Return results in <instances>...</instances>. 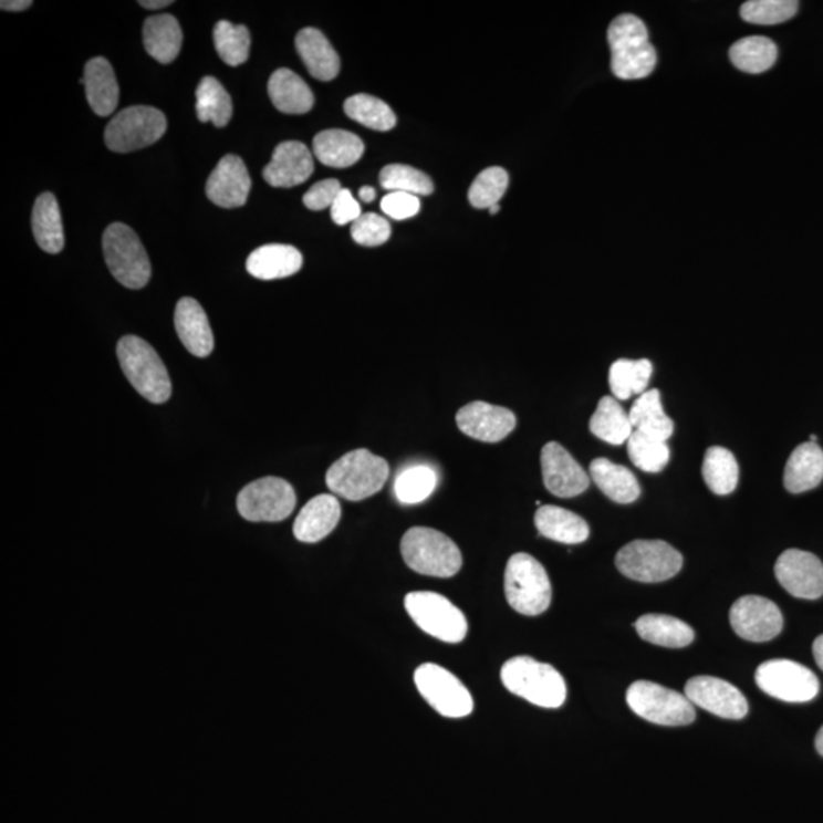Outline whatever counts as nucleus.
I'll return each instance as SVG.
<instances>
[{"label": "nucleus", "instance_id": "obj_1", "mask_svg": "<svg viewBox=\"0 0 823 823\" xmlns=\"http://www.w3.org/2000/svg\"><path fill=\"white\" fill-rule=\"evenodd\" d=\"M612 71L621 80H643L652 75L657 52L649 42L645 23L636 15H617L607 31Z\"/></svg>", "mask_w": 823, "mask_h": 823}, {"label": "nucleus", "instance_id": "obj_2", "mask_svg": "<svg viewBox=\"0 0 823 823\" xmlns=\"http://www.w3.org/2000/svg\"><path fill=\"white\" fill-rule=\"evenodd\" d=\"M500 680L508 691L540 708L555 709L566 701L567 686L562 674L532 657L507 660L500 669Z\"/></svg>", "mask_w": 823, "mask_h": 823}, {"label": "nucleus", "instance_id": "obj_3", "mask_svg": "<svg viewBox=\"0 0 823 823\" xmlns=\"http://www.w3.org/2000/svg\"><path fill=\"white\" fill-rule=\"evenodd\" d=\"M389 478V463L369 450L358 449L343 455L326 471V486L331 493L343 499H368L385 487Z\"/></svg>", "mask_w": 823, "mask_h": 823}, {"label": "nucleus", "instance_id": "obj_4", "mask_svg": "<svg viewBox=\"0 0 823 823\" xmlns=\"http://www.w3.org/2000/svg\"><path fill=\"white\" fill-rule=\"evenodd\" d=\"M116 353L125 378L137 393L155 405L168 402L173 390L171 381L163 358L150 343L137 336H124Z\"/></svg>", "mask_w": 823, "mask_h": 823}, {"label": "nucleus", "instance_id": "obj_5", "mask_svg": "<svg viewBox=\"0 0 823 823\" xmlns=\"http://www.w3.org/2000/svg\"><path fill=\"white\" fill-rule=\"evenodd\" d=\"M403 560L412 571L438 579H450L462 567L458 544L431 528H412L402 539Z\"/></svg>", "mask_w": 823, "mask_h": 823}, {"label": "nucleus", "instance_id": "obj_6", "mask_svg": "<svg viewBox=\"0 0 823 823\" xmlns=\"http://www.w3.org/2000/svg\"><path fill=\"white\" fill-rule=\"evenodd\" d=\"M508 604L524 616L542 615L552 600L551 581L546 569L530 554H514L506 569Z\"/></svg>", "mask_w": 823, "mask_h": 823}, {"label": "nucleus", "instance_id": "obj_7", "mask_svg": "<svg viewBox=\"0 0 823 823\" xmlns=\"http://www.w3.org/2000/svg\"><path fill=\"white\" fill-rule=\"evenodd\" d=\"M104 258L113 278L132 290L144 289L152 277V264L135 231L124 223H112L103 236Z\"/></svg>", "mask_w": 823, "mask_h": 823}, {"label": "nucleus", "instance_id": "obj_8", "mask_svg": "<svg viewBox=\"0 0 823 823\" xmlns=\"http://www.w3.org/2000/svg\"><path fill=\"white\" fill-rule=\"evenodd\" d=\"M684 556L661 540H635L616 554V567L639 583H661L679 574Z\"/></svg>", "mask_w": 823, "mask_h": 823}, {"label": "nucleus", "instance_id": "obj_9", "mask_svg": "<svg viewBox=\"0 0 823 823\" xmlns=\"http://www.w3.org/2000/svg\"><path fill=\"white\" fill-rule=\"evenodd\" d=\"M406 612L427 635L447 644L466 639L467 617L446 596L435 592H412L405 598Z\"/></svg>", "mask_w": 823, "mask_h": 823}, {"label": "nucleus", "instance_id": "obj_10", "mask_svg": "<svg viewBox=\"0 0 823 823\" xmlns=\"http://www.w3.org/2000/svg\"><path fill=\"white\" fill-rule=\"evenodd\" d=\"M627 704L636 716L649 723L686 726L696 720V709L685 694L648 680L635 681L628 688Z\"/></svg>", "mask_w": 823, "mask_h": 823}, {"label": "nucleus", "instance_id": "obj_11", "mask_svg": "<svg viewBox=\"0 0 823 823\" xmlns=\"http://www.w3.org/2000/svg\"><path fill=\"white\" fill-rule=\"evenodd\" d=\"M167 118L155 107L124 108L107 124L104 140L108 150L131 153L156 144L167 132Z\"/></svg>", "mask_w": 823, "mask_h": 823}, {"label": "nucleus", "instance_id": "obj_12", "mask_svg": "<svg viewBox=\"0 0 823 823\" xmlns=\"http://www.w3.org/2000/svg\"><path fill=\"white\" fill-rule=\"evenodd\" d=\"M296 507V493L288 480L262 478L253 480L240 491L237 508L241 518L249 522H282L292 515Z\"/></svg>", "mask_w": 823, "mask_h": 823}, {"label": "nucleus", "instance_id": "obj_13", "mask_svg": "<svg viewBox=\"0 0 823 823\" xmlns=\"http://www.w3.org/2000/svg\"><path fill=\"white\" fill-rule=\"evenodd\" d=\"M754 680L761 691L786 704H806L819 694L816 674L793 660L764 661L758 667Z\"/></svg>", "mask_w": 823, "mask_h": 823}, {"label": "nucleus", "instance_id": "obj_14", "mask_svg": "<svg viewBox=\"0 0 823 823\" xmlns=\"http://www.w3.org/2000/svg\"><path fill=\"white\" fill-rule=\"evenodd\" d=\"M423 699L442 717L462 718L473 712V697L455 674L435 664H425L414 674Z\"/></svg>", "mask_w": 823, "mask_h": 823}, {"label": "nucleus", "instance_id": "obj_15", "mask_svg": "<svg viewBox=\"0 0 823 823\" xmlns=\"http://www.w3.org/2000/svg\"><path fill=\"white\" fill-rule=\"evenodd\" d=\"M730 625L749 643H769L782 632L784 617L780 607L764 596H741L729 613Z\"/></svg>", "mask_w": 823, "mask_h": 823}, {"label": "nucleus", "instance_id": "obj_16", "mask_svg": "<svg viewBox=\"0 0 823 823\" xmlns=\"http://www.w3.org/2000/svg\"><path fill=\"white\" fill-rule=\"evenodd\" d=\"M774 575L794 598L817 600L823 595V564L811 552L789 549L774 564Z\"/></svg>", "mask_w": 823, "mask_h": 823}, {"label": "nucleus", "instance_id": "obj_17", "mask_svg": "<svg viewBox=\"0 0 823 823\" xmlns=\"http://www.w3.org/2000/svg\"><path fill=\"white\" fill-rule=\"evenodd\" d=\"M685 696L694 706L728 720H741L749 712L748 700L740 689L717 677H694L685 686Z\"/></svg>", "mask_w": 823, "mask_h": 823}, {"label": "nucleus", "instance_id": "obj_18", "mask_svg": "<svg viewBox=\"0 0 823 823\" xmlns=\"http://www.w3.org/2000/svg\"><path fill=\"white\" fill-rule=\"evenodd\" d=\"M544 487L556 498H575L591 486V476L559 442H548L542 450Z\"/></svg>", "mask_w": 823, "mask_h": 823}, {"label": "nucleus", "instance_id": "obj_19", "mask_svg": "<svg viewBox=\"0 0 823 823\" xmlns=\"http://www.w3.org/2000/svg\"><path fill=\"white\" fill-rule=\"evenodd\" d=\"M456 425L467 437L482 442H499L515 429L518 418L507 407L473 402L458 410Z\"/></svg>", "mask_w": 823, "mask_h": 823}, {"label": "nucleus", "instance_id": "obj_20", "mask_svg": "<svg viewBox=\"0 0 823 823\" xmlns=\"http://www.w3.org/2000/svg\"><path fill=\"white\" fill-rule=\"evenodd\" d=\"M252 180L243 159L228 155L220 160L206 181V196L220 208H240L248 201Z\"/></svg>", "mask_w": 823, "mask_h": 823}, {"label": "nucleus", "instance_id": "obj_21", "mask_svg": "<svg viewBox=\"0 0 823 823\" xmlns=\"http://www.w3.org/2000/svg\"><path fill=\"white\" fill-rule=\"evenodd\" d=\"M313 173V155L309 147L298 140H285L274 148L262 177L270 187L293 188L309 180Z\"/></svg>", "mask_w": 823, "mask_h": 823}, {"label": "nucleus", "instance_id": "obj_22", "mask_svg": "<svg viewBox=\"0 0 823 823\" xmlns=\"http://www.w3.org/2000/svg\"><path fill=\"white\" fill-rule=\"evenodd\" d=\"M341 503L336 496L319 494L310 500L293 524V534L302 543H317L336 530L341 520Z\"/></svg>", "mask_w": 823, "mask_h": 823}, {"label": "nucleus", "instance_id": "obj_23", "mask_svg": "<svg viewBox=\"0 0 823 823\" xmlns=\"http://www.w3.org/2000/svg\"><path fill=\"white\" fill-rule=\"evenodd\" d=\"M177 336L185 348L196 357H208L213 350V334L205 310L192 298H181L176 305Z\"/></svg>", "mask_w": 823, "mask_h": 823}, {"label": "nucleus", "instance_id": "obj_24", "mask_svg": "<svg viewBox=\"0 0 823 823\" xmlns=\"http://www.w3.org/2000/svg\"><path fill=\"white\" fill-rule=\"evenodd\" d=\"M296 50L306 71L319 82H331L341 72L337 52L316 28H304L298 32Z\"/></svg>", "mask_w": 823, "mask_h": 823}, {"label": "nucleus", "instance_id": "obj_25", "mask_svg": "<svg viewBox=\"0 0 823 823\" xmlns=\"http://www.w3.org/2000/svg\"><path fill=\"white\" fill-rule=\"evenodd\" d=\"M82 84L86 87L88 106L98 116H111L119 101V87L112 64L104 56L88 60Z\"/></svg>", "mask_w": 823, "mask_h": 823}, {"label": "nucleus", "instance_id": "obj_26", "mask_svg": "<svg viewBox=\"0 0 823 823\" xmlns=\"http://www.w3.org/2000/svg\"><path fill=\"white\" fill-rule=\"evenodd\" d=\"M246 269L257 280H281L300 272L302 256L293 246L265 244L250 253Z\"/></svg>", "mask_w": 823, "mask_h": 823}, {"label": "nucleus", "instance_id": "obj_27", "mask_svg": "<svg viewBox=\"0 0 823 823\" xmlns=\"http://www.w3.org/2000/svg\"><path fill=\"white\" fill-rule=\"evenodd\" d=\"M823 480V450L817 444L798 446L786 461L784 486L790 493L799 494L821 486Z\"/></svg>", "mask_w": 823, "mask_h": 823}, {"label": "nucleus", "instance_id": "obj_28", "mask_svg": "<svg viewBox=\"0 0 823 823\" xmlns=\"http://www.w3.org/2000/svg\"><path fill=\"white\" fill-rule=\"evenodd\" d=\"M268 88L273 106L288 115H304L314 106L312 88L288 67L273 72Z\"/></svg>", "mask_w": 823, "mask_h": 823}, {"label": "nucleus", "instance_id": "obj_29", "mask_svg": "<svg viewBox=\"0 0 823 823\" xmlns=\"http://www.w3.org/2000/svg\"><path fill=\"white\" fill-rule=\"evenodd\" d=\"M535 528L549 540L564 544L586 542L591 528L575 512L555 506L540 507L535 512Z\"/></svg>", "mask_w": 823, "mask_h": 823}, {"label": "nucleus", "instance_id": "obj_30", "mask_svg": "<svg viewBox=\"0 0 823 823\" xmlns=\"http://www.w3.org/2000/svg\"><path fill=\"white\" fill-rule=\"evenodd\" d=\"M313 153L319 163L326 167L348 168L362 159L365 145L354 133L334 128L321 132L314 137Z\"/></svg>", "mask_w": 823, "mask_h": 823}, {"label": "nucleus", "instance_id": "obj_31", "mask_svg": "<svg viewBox=\"0 0 823 823\" xmlns=\"http://www.w3.org/2000/svg\"><path fill=\"white\" fill-rule=\"evenodd\" d=\"M588 473L596 487L613 502L627 506L640 496L639 482L627 467L598 458L593 459Z\"/></svg>", "mask_w": 823, "mask_h": 823}, {"label": "nucleus", "instance_id": "obj_32", "mask_svg": "<svg viewBox=\"0 0 823 823\" xmlns=\"http://www.w3.org/2000/svg\"><path fill=\"white\" fill-rule=\"evenodd\" d=\"M184 32L175 15H152L144 23V46L156 60L163 64L175 62L180 54Z\"/></svg>", "mask_w": 823, "mask_h": 823}, {"label": "nucleus", "instance_id": "obj_33", "mask_svg": "<svg viewBox=\"0 0 823 823\" xmlns=\"http://www.w3.org/2000/svg\"><path fill=\"white\" fill-rule=\"evenodd\" d=\"M32 232L35 241L48 253H60L64 248L62 213L54 194L44 192L35 200L32 211Z\"/></svg>", "mask_w": 823, "mask_h": 823}, {"label": "nucleus", "instance_id": "obj_34", "mask_svg": "<svg viewBox=\"0 0 823 823\" xmlns=\"http://www.w3.org/2000/svg\"><path fill=\"white\" fill-rule=\"evenodd\" d=\"M637 635L649 644L667 648H684L692 643L696 633L684 621L668 615H644L636 621Z\"/></svg>", "mask_w": 823, "mask_h": 823}, {"label": "nucleus", "instance_id": "obj_35", "mask_svg": "<svg viewBox=\"0 0 823 823\" xmlns=\"http://www.w3.org/2000/svg\"><path fill=\"white\" fill-rule=\"evenodd\" d=\"M588 429L596 438L603 439L612 446H621V444L627 442L633 431H635L631 415L615 397L600 399L598 407H596L595 414L592 415L591 423H588Z\"/></svg>", "mask_w": 823, "mask_h": 823}, {"label": "nucleus", "instance_id": "obj_36", "mask_svg": "<svg viewBox=\"0 0 823 823\" xmlns=\"http://www.w3.org/2000/svg\"><path fill=\"white\" fill-rule=\"evenodd\" d=\"M631 421L633 429L648 437L667 442L674 431L673 419L667 417L661 407L660 393L657 389L645 390L632 406Z\"/></svg>", "mask_w": 823, "mask_h": 823}, {"label": "nucleus", "instance_id": "obj_37", "mask_svg": "<svg viewBox=\"0 0 823 823\" xmlns=\"http://www.w3.org/2000/svg\"><path fill=\"white\" fill-rule=\"evenodd\" d=\"M196 98L197 118L200 123H212L219 128L229 124L232 118V100L219 80L213 76L201 79Z\"/></svg>", "mask_w": 823, "mask_h": 823}, {"label": "nucleus", "instance_id": "obj_38", "mask_svg": "<svg viewBox=\"0 0 823 823\" xmlns=\"http://www.w3.org/2000/svg\"><path fill=\"white\" fill-rule=\"evenodd\" d=\"M701 473L706 486L713 494L726 496L732 493L738 486L740 467L732 451L725 447L713 446L706 450Z\"/></svg>", "mask_w": 823, "mask_h": 823}, {"label": "nucleus", "instance_id": "obj_39", "mask_svg": "<svg viewBox=\"0 0 823 823\" xmlns=\"http://www.w3.org/2000/svg\"><path fill=\"white\" fill-rule=\"evenodd\" d=\"M730 62L748 74H762L777 63L778 48L773 40L753 35L738 40L729 51Z\"/></svg>", "mask_w": 823, "mask_h": 823}, {"label": "nucleus", "instance_id": "obj_40", "mask_svg": "<svg viewBox=\"0 0 823 823\" xmlns=\"http://www.w3.org/2000/svg\"><path fill=\"white\" fill-rule=\"evenodd\" d=\"M438 473L426 463L403 468L395 479V496L403 506L425 502L437 490Z\"/></svg>", "mask_w": 823, "mask_h": 823}, {"label": "nucleus", "instance_id": "obj_41", "mask_svg": "<svg viewBox=\"0 0 823 823\" xmlns=\"http://www.w3.org/2000/svg\"><path fill=\"white\" fill-rule=\"evenodd\" d=\"M652 374L653 365L647 358H643V361H627V358L616 361L612 365L611 373H608L613 397L619 402V399L631 398L632 395H643L647 389Z\"/></svg>", "mask_w": 823, "mask_h": 823}, {"label": "nucleus", "instance_id": "obj_42", "mask_svg": "<svg viewBox=\"0 0 823 823\" xmlns=\"http://www.w3.org/2000/svg\"><path fill=\"white\" fill-rule=\"evenodd\" d=\"M346 115L371 131L389 132L397 124V116L385 101L373 95L358 94L351 96L343 104Z\"/></svg>", "mask_w": 823, "mask_h": 823}, {"label": "nucleus", "instance_id": "obj_43", "mask_svg": "<svg viewBox=\"0 0 823 823\" xmlns=\"http://www.w3.org/2000/svg\"><path fill=\"white\" fill-rule=\"evenodd\" d=\"M213 44L228 66L237 67L248 62L250 32L244 25H233L228 20H220L213 28Z\"/></svg>", "mask_w": 823, "mask_h": 823}, {"label": "nucleus", "instance_id": "obj_44", "mask_svg": "<svg viewBox=\"0 0 823 823\" xmlns=\"http://www.w3.org/2000/svg\"><path fill=\"white\" fill-rule=\"evenodd\" d=\"M627 449L632 462L647 473H659L668 466L671 456L667 442L636 430L628 438Z\"/></svg>", "mask_w": 823, "mask_h": 823}, {"label": "nucleus", "instance_id": "obj_45", "mask_svg": "<svg viewBox=\"0 0 823 823\" xmlns=\"http://www.w3.org/2000/svg\"><path fill=\"white\" fill-rule=\"evenodd\" d=\"M381 185L390 192H407L414 196H429L434 192V181L419 169L409 165H386L381 173Z\"/></svg>", "mask_w": 823, "mask_h": 823}, {"label": "nucleus", "instance_id": "obj_46", "mask_svg": "<svg viewBox=\"0 0 823 823\" xmlns=\"http://www.w3.org/2000/svg\"><path fill=\"white\" fill-rule=\"evenodd\" d=\"M508 184H510V177L506 169L500 167L483 169L471 184L468 200L475 208L490 209L491 206L499 205V200L507 192Z\"/></svg>", "mask_w": 823, "mask_h": 823}, {"label": "nucleus", "instance_id": "obj_47", "mask_svg": "<svg viewBox=\"0 0 823 823\" xmlns=\"http://www.w3.org/2000/svg\"><path fill=\"white\" fill-rule=\"evenodd\" d=\"M794 0H750L741 7V18L754 25H778L798 13Z\"/></svg>", "mask_w": 823, "mask_h": 823}, {"label": "nucleus", "instance_id": "obj_48", "mask_svg": "<svg viewBox=\"0 0 823 823\" xmlns=\"http://www.w3.org/2000/svg\"><path fill=\"white\" fill-rule=\"evenodd\" d=\"M351 236L357 244L366 248L385 244L390 237V225L378 213H362L361 219L351 226Z\"/></svg>", "mask_w": 823, "mask_h": 823}, {"label": "nucleus", "instance_id": "obj_49", "mask_svg": "<svg viewBox=\"0 0 823 823\" xmlns=\"http://www.w3.org/2000/svg\"><path fill=\"white\" fill-rule=\"evenodd\" d=\"M421 208L419 197L407 192H389L383 197L382 209L394 220H407L417 216Z\"/></svg>", "mask_w": 823, "mask_h": 823}, {"label": "nucleus", "instance_id": "obj_50", "mask_svg": "<svg viewBox=\"0 0 823 823\" xmlns=\"http://www.w3.org/2000/svg\"><path fill=\"white\" fill-rule=\"evenodd\" d=\"M341 181L336 179H329L317 181L313 185L304 196V205L312 211H322V209L331 208L334 200L337 199L338 194L342 191Z\"/></svg>", "mask_w": 823, "mask_h": 823}, {"label": "nucleus", "instance_id": "obj_51", "mask_svg": "<svg viewBox=\"0 0 823 823\" xmlns=\"http://www.w3.org/2000/svg\"><path fill=\"white\" fill-rule=\"evenodd\" d=\"M361 205L354 199L350 189L343 188L337 199L334 200L333 206H331V219L338 226H345L348 223L353 225L354 221L361 219Z\"/></svg>", "mask_w": 823, "mask_h": 823}, {"label": "nucleus", "instance_id": "obj_52", "mask_svg": "<svg viewBox=\"0 0 823 823\" xmlns=\"http://www.w3.org/2000/svg\"><path fill=\"white\" fill-rule=\"evenodd\" d=\"M31 6V0H3V2L0 3V8H2L3 11H13V13L25 11Z\"/></svg>", "mask_w": 823, "mask_h": 823}, {"label": "nucleus", "instance_id": "obj_53", "mask_svg": "<svg viewBox=\"0 0 823 823\" xmlns=\"http://www.w3.org/2000/svg\"><path fill=\"white\" fill-rule=\"evenodd\" d=\"M139 6L145 10H160V8L173 6V2L171 0H140Z\"/></svg>", "mask_w": 823, "mask_h": 823}, {"label": "nucleus", "instance_id": "obj_54", "mask_svg": "<svg viewBox=\"0 0 823 823\" xmlns=\"http://www.w3.org/2000/svg\"><path fill=\"white\" fill-rule=\"evenodd\" d=\"M814 660L823 671V635L819 636L813 644Z\"/></svg>", "mask_w": 823, "mask_h": 823}, {"label": "nucleus", "instance_id": "obj_55", "mask_svg": "<svg viewBox=\"0 0 823 823\" xmlns=\"http://www.w3.org/2000/svg\"><path fill=\"white\" fill-rule=\"evenodd\" d=\"M358 196H361V199L363 201H366V204H371V201H374L375 196V189L373 187H363L361 188V191H358Z\"/></svg>", "mask_w": 823, "mask_h": 823}, {"label": "nucleus", "instance_id": "obj_56", "mask_svg": "<svg viewBox=\"0 0 823 823\" xmlns=\"http://www.w3.org/2000/svg\"><path fill=\"white\" fill-rule=\"evenodd\" d=\"M816 750L823 757V726L821 730H819L817 736H816Z\"/></svg>", "mask_w": 823, "mask_h": 823}, {"label": "nucleus", "instance_id": "obj_57", "mask_svg": "<svg viewBox=\"0 0 823 823\" xmlns=\"http://www.w3.org/2000/svg\"><path fill=\"white\" fill-rule=\"evenodd\" d=\"M499 211H500V206L499 205L491 206V208H490L491 216H496V213H498Z\"/></svg>", "mask_w": 823, "mask_h": 823}]
</instances>
